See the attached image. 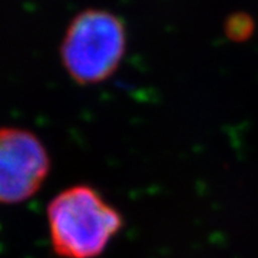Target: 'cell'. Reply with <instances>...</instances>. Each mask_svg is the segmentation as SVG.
Instances as JSON below:
<instances>
[{
	"instance_id": "2",
	"label": "cell",
	"mask_w": 258,
	"mask_h": 258,
	"mask_svg": "<svg viewBox=\"0 0 258 258\" xmlns=\"http://www.w3.org/2000/svg\"><path fill=\"white\" fill-rule=\"evenodd\" d=\"M126 49V32L118 16L103 10L78 15L66 30L62 60L81 85L106 81L116 72Z\"/></svg>"
},
{
	"instance_id": "1",
	"label": "cell",
	"mask_w": 258,
	"mask_h": 258,
	"mask_svg": "<svg viewBox=\"0 0 258 258\" xmlns=\"http://www.w3.org/2000/svg\"><path fill=\"white\" fill-rule=\"evenodd\" d=\"M53 251L62 258H96L123 227V217L96 189L75 185L47 207Z\"/></svg>"
},
{
	"instance_id": "3",
	"label": "cell",
	"mask_w": 258,
	"mask_h": 258,
	"mask_svg": "<svg viewBox=\"0 0 258 258\" xmlns=\"http://www.w3.org/2000/svg\"><path fill=\"white\" fill-rule=\"evenodd\" d=\"M50 168L46 148L26 129L0 128V203L33 197Z\"/></svg>"
}]
</instances>
